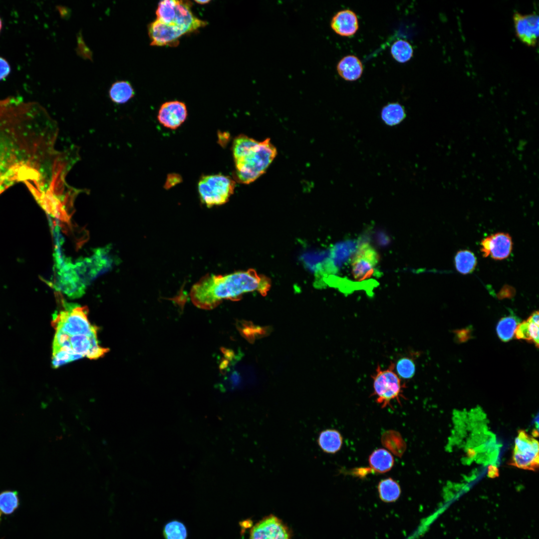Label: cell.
<instances>
[{
  "instance_id": "cell-1",
  "label": "cell",
  "mask_w": 539,
  "mask_h": 539,
  "mask_svg": "<svg viewBox=\"0 0 539 539\" xmlns=\"http://www.w3.org/2000/svg\"><path fill=\"white\" fill-rule=\"evenodd\" d=\"M45 112L39 104L19 96L0 99V188L16 180L31 181L38 186V124L46 117Z\"/></svg>"
},
{
  "instance_id": "cell-2",
  "label": "cell",
  "mask_w": 539,
  "mask_h": 539,
  "mask_svg": "<svg viewBox=\"0 0 539 539\" xmlns=\"http://www.w3.org/2000/svg\"><path fill=\"white\" fill-rule=\"evenodd\" d=\"M270 280L253 269L226 275L208 274L191 288L193 303L203 309H212L224 299L240 300L243 294L257 291L265 296L270 287Z\"/></svg>"
},
{
  "instance_id": "cell-3",
  "label": "cell",
  "mask_w": 539,
  "mask_h": 539,
  "mask_svg": "<svg viewBox=\"0 0 539 539\" xmlns=\"http://www.w3.org/2000/svg\"><path fill=\"white\" fill-rule=\"evenodd\" d=\"M232 152L235 179L245 184H249L262 176L277 155L276 148L269 138L259 141L244 134L234 139Z\"/></svg>"
},
{
  "instance_id": "cell-4",
  "label": "cell",
  "mask_w": 539,
  "mask_h": 539,
  "mask_svg": "<svg viewBox=\"0 0 539 539\" xmlns=\"http://www.w3.org/2000/svg\"><path fill=\"white\" fill-rule=\"evenodd\" d=\"M371 377L372 395L376 397L377 403L382 408L387 406L392 408L391 402L395 400L401 404V398H404L403 392L406 386L395 372L394 362H391L388 368L383 369L378 365Z\"/></svg>"
},
{
  "instance_id": "cell-5",
  "label": "cell",
  "mask_w": 539,
  "mask_h": 539,
  "mask_svg": "<svg viewBox=\"0 0 539 539\" xmlns=\"http://www.w3.org/2000/svg\"><path fill=\"white\" fill-rule=\"evenodd\" d=\"M189 1L165 0L161 1L156 11L157 20L166 24H173L193 32L207 25L192 13Z\"/></svg>"
},
{
  "instance_id": "cell-6",
  "label": "cell",
  "mask_w": 539,
  "mask_h": 539,
  "mask_svg": "<svg viewBox=\"0 0 539 539\" xmlns=\"http://www.w3.org/2000/svg\"><path fill=\"white\" fill-rule=\"evenodd\" d=\"M236 182L220 174L202 176L198 184L201 201L208 207L225 204L234 192Z\"/></svg>"
},
{
  "instance_id": "cell-7",
  "label": "cell",
  "mask_w": 539,
  "mask_h": 539,
  "mask_svg": "<svg viewBox=\"0 0 539 539\" xmlns=\"http://www.w3.org/2000/svg\"><path fill=\"white\" fill-rule=\"evenodd\" d=\"M88 312L87 307L65 304L64 310L53 314L52 325L55 330L62 331L69 335L83 334L89 336L97 331V327L89 322Z\"/></svg>"
},
{
  "instance_id": "cell-8",
  "label": "cell",
  "mask_w": 539,
  "mask_h": 539,
  "mask_svg": "<svg viewBox=\"0 0 539 539\" xmlns=\"http://www.w3.org/2000/svg\"><path fill=\"white\" fill-rule=\"evenodd\" d=\"M539 443L525 431L519 432L515 439V446L511 465L532 471L539 467Z\"/></svg>"
},
{
  "instance_id": "cell-9",
  "label": "cell",
  "mask_w": 539,
  "mask_h": 539,
  "mask_svg": "<svg viewBox=\"0 0 539 539\" xmlns=\"http://www.w3.org/2000/svg\"><path fill=\"white\" fill-rule=\"evenodd\" d=\"M379 261V255L368 244L361 245L351 261L352 274L355 279L362 281L371 276Z\"/></svg>"
},
{
  "instance_id": "cell-10",
  "label": "cell",
  "mask_w": 539,
  "mask_h": 539,
  "mask_svg": "<svg viewBox=\"0 0 539 539\" xmlns=\"http://www.w3.org/2000/svg\"><path fill=\"white\" fill-rule=\"evenodd\" d=\"M480 250L484 257L490 256L495 260L507 259L513 250V241L507 233L498 232L484 238L480 244Z\"/></svg>"
},
{
  "instance_id": "cell-11",
  "label": "cell",
  "mask_w": 539,
  "mask_h": 539,
  "mask_svg": "<svg viewBox=\"0 0 539 539\" xmlns=\"http://www.w3.org/2000/svg\"><path fill=\"white\" fill-rule=\"evenodd\" d=\"M517 36L527 45L535 46L539 33V18L535 12L522 14L514 12L513 16Z\"/></svg>"
},
{
  "instance_id": "cell-12",
  "label": "cell",
  "mask_w": 539,
  "mask_h": 539,
  "mask_svg": "<svg viewBox=\"0 0 539 539\" xmlns=\"http://www.w3.org/2000/svg\"><path fill=\"white\" fill-rule=\"evenodd\" d=\"M187 33L188 31L183 27L164 23L157 19L148 25V34L152 45H176L179 38Z\"/></svg>"
},
{
  "instance_id": "cell-13",
  "label": "cell",
  "mask_w": 539,
  "mask_h": 539,
  "mask_svg": "<svg viewBox=\"0 0 539 539\" xmlns=\"http://www.w3.org/2000/svg\"><path fill=\"white\" fill-rule=\"evenodd\" d=\"M187 116V107L184 103L179 101H171L161 105L157 118L163 126L174 130L181 126Z\"/></svg>"
},
{
  "instance_id": "cell-14",
  "label": "cell",
  "mask_w": 539,
  "mask_h": 539,
  "mask_svg": "<svg viewBox=\"0 0 539 539\" xmlns=\"http://www.w3.org/2000/svg\"><path fill=\"white\" fill-rule=\"evenodd\" d=\"M250 539H289L286 528L277 518L270 516L252 529Z\"/></svg>"
},
{
  "instance_id": "cell-15",
  "label": "cell",
  "mask_w": 539,
  "mask_h": 539,
  "mask_svg": "<svg viewBox=\"0 0 539 539\" xmlns=\"http://www.w3.org/2000/svg\"><path fill=\"white\" fill-rule=\"evenodd\" d=\"M331 29L342 36L353 35L358 29L356 14L351 10L346 9L338 11L330 21Z\"/></svg>"
},
{
  "instance_id": "cell-16",
  "label": "cell",
  "mask_w": 539,
  "mask_h": 539,
  "mask_svg": "<svg viewBox=\"0 0 539 539\" xmlns=\"http://www.w3.org/2000/svg\"><path fill=\"white\" fill-rule=\"evenodd\" d=\"M338 74L344 80L354 81L359 79L363 72V65L356 56L349 55L343 57L337 63Z\"/></svg>"
},
{
  "instance_id": "cell-17",
  "label": "cell",
  "mask_w": 539,
  "mask_h": 539,
  "mask_svg": "<svg viewBox=\"0 0 539 539\" xmlns=\"http://www.w3.org/2000/svg\"><path fill=\"white\" fill-rule=\"evenodd\" d=\"M316 442L318 447L323 452L334 454L341 448L343 438L338 430L327 429L319 433Z\"/></svg>"
},
{
  "instance_id": "cell-18",
  "label": "cell",
  "mask_w": 539,
  "mask_h": 539,
  "mask_svg": "<svg viewBox=\"0 0 539 539\" xmlns=\"http://www.w3.org/2000/svg\"><path fill=\"white\" fill-rule=\"evenodd\" d=\"M370 469L372 472L384 473L393 467L394 460L392 454L384 449L374 450L369 457Z\"/></svg>"
},
{
  "instance_id": "cell-19",
  "label": "cell",
  "mask_w": 539,
  "mask_h": 539,
  "mask_svg": "<svg viewBox=\"0 0 539 539\" xmlns=\"http://www.w3.org/2000/svg\"><path fill=\"white\" fill-rule=\"evenodd\" d=\"M134 94L135 91L131 84L126 80L115 81L112 83L109 90L110 98L117 104L127 102Z\"/></svg>"
},
{
  "instance_id": "cell-20",
  "label": "cell",
  "mask_w": 539,
  "mask_h": 539,
  "mask_svg": "<svg viewBox=\"0 0 539 539\" xmlns=\"http://www.w3.org/2000/svg\"><path fill=\"white\" fill-rule=\"evenodd\" d=\"M406 117L405 108L401 104L397 102L387 104L383 107L381 112L382 120L389 126L399 124Z\"/></svg>"
},
{
  "instance_id": "cell-21",
  "label": "cell",
  "mask_w": 539,
  "mask_h": 539,
  "mask_svg": "<svg viewBox=\"0 0 539 539\" xmlns=\"http://www.w3.org/2000/svg\"><path fill=\"white\" fill-rule=\"evenodd\" d=\"M383 446L398 457H401L406 449V444L401 434L394 430L385 432L381 437Z\"/></svg>"
},
{
  "instance_id": "cell-22",
  "label": "cell",
  "mask_w": 539,
  "mask_h": 539,
  "mask_svg": "<svg viewBox=\"0 0 539 539\" xmlns=\"http://www.w3.org/2000/svg\"><path fill=\"white\" fill-rule=\"evenodd\" d=\"M454 263L456 270L462 274L472 273L477 264L475 254L468 250L458 251L455 255Z\"/></svg>"
},
{
  "instance_id": "cell-23",
  "label": "cell",
  "mask_w": 539,
  "mask_h": 539,
  "mask_svg": "<svg viewBox=\"0 0 539 539\" xmlns=\"http://www.w3.org/2000/svg\"><path fill=\"white\" fill-rule=\"evenodd\" d=\"M380 499L386 503L394 502L401 494V488L398 483L391 478L381 480L378 485Z\"/></svg>"
},
{
  "instance_id": "cell-24",
  "label": "cell",
  "mask_w": 539,
  "mask_h": 539,
  "mask_svg": "<svg viewBox=\"0 0 539 539\" xmlns=\"http://www.w3.org/2000/svg\"><path fill=\"white\" fill-rule=\"evenodd\" d=\"M520 323V320L515 315H510L502 318L496 327L497 333L499 338L504 342H507L512 339Z\"/></svg>"
},
{
  "instance_id": "cell-25",
  "label": "cell",
  "mask_w": 539,
  "mask_h": 539,
  "mask_svg": "<svg viewBox=\"0 0 539 539\" xmlns=\"http://www.w3.org/2000/svg\"><path fill=\"white\" fill-rule=\"evenodd\" d=\"M412 354L399 358L394 364V370L401 379H410L415 374L416 364Z\"/></svg>"
},
{
  "instance_id": "cell-26",
  "label": "cell",
  "mask_w": 539,
  "mask_h": 539,
  "mask_svg": "<svg viewBox=\"0 0 539 539\" xmlns=\"http://www.w3.org/2000/svg\"><path fill=\"white\" fill-rule=\"evenodd\" d=\"M392 57L397 61L404 63L413 56V50L411 44L405 40L400 39L394 42L391 47Z\"/></svg>"
},
{
  "instance_id": "cell-27",
  "label": "cell",
  "mask_w": 539,
  "mask_h": 539,
  "mask_svg": "<svg viewBox=\"0 0 539 539\" xmlns=\"http://www.w3.org/2000/svg\"><path fill=\"white\" fill-rule=\"evenodd\" d=\"M91 335L89 336L83 334L69 335V340L72 349L75 353L83 357L86 356L91 346Z\"/></svg>"
},
{
  "instance_id": "cell-28",
  "label": "cell",
  "mask_w": 539,
  "mask_h": 539,
  "mask_svg": "<svg viewBox=\"0 0 539 539\" xmlns=\"http://www.w3.org/2000/svg\"><path fill=\"white\" fill-rule=\"evenodd\" d=\"M18 504L16 492L6 491L0 493V512L10 514L17 508Z\"/></svg>"
},
{
  "instance_id": "cell-29",
  "label": "cell",
  "mask_w": 539,
  "mask_h": 539,
  "mask_svg": "<svg viewBox=\"0 0 539 539\" xmlns=\"http://www.w3.org/2000/svg\"><path fill=\"white\" fill-rule=\"evenodd\" d=\"M164 535L166 539H186L187 530L182 523L174 521L165 526Z\"/></svg>"
},
{
  "instance_id": "cell-30",
  "label": "cell",
  "mask_w": 539,
  "mask_h": 539,
  "mask_svg": "<svg viewBox=\"0 0 539 539\" xmlns=\"http://www.w3.org/2000/svg\"><path fill=\"white\" fill-rule=\"evenodd\" d=\"M82 358L81 355H74L67 352L59 350L52 353V366L57 368L61 365Z\"/></svg>"
},
{
  "instance_id": "cell-31",
  "label": "cell",
  "mask_w": 539,
  "mask_h": 539,
  "mask_svg": "<svg viewBox=\"0 0 539 539\" xmlns=\"http://www.w3.org/2000/svg\"><path fill=\"white\" fill-rule=\"evenodd\" d=\"M97 331L91 335V346L86 355L89 359H97L103 357L109 351L107 348H104L99 345L97 336Z\"/></svg>"
},
{
  "instance_id": "cell-32",
  "label": "cell",
  "mask_w": 539,
  "mask_h": 539,
  "mask_svg": "<svg viewBox=\"0 0 539 539\" xmlns=\"http://www.w3.org/2000/svg\"><path fill=\"white\" fill-rule=\"evenodd\" d=\"M10 71L11 67L7 60L0 56V81L4 80Z\"/></svg>"
},
{
  "instance_id": "cell-33",
  "label": "cell",
  "mask_w": 539,
  "mask_h": 539,
  "mask_svg": "<svg viewBox=\"0 0 539 539\" xmlns=\"http://www.w3.org/2000/svg\"><path fill=\"white\" fill-rule=\"evenodd\" d=\"M499 473L498 468L494 465H490L488 467V476L492 478L499 476Z\"/></svg>"
},
{
  "instance_id": "cell-34",
  "label": "cell",
  "mask_w": 539,
  "mask_h": 539,
  "mask_svg": "<svg viewBox=\"0 0 539 539\" xmlns=\"http://www.w3.org/2000/svg\"><path fill=\"white\" fill-rule=\"evenodd\" d=\"M476 451L474 449L469 448L467 451V456L469 458L472 459L476 455Z\"/></svg>"
},
{
  "instance_id": "cell-35",
  "label": "cell",
  "mask_w": 539,
  "mask_h": 539,
  "mask_svg": "<svg viewBox=\"0 0 539 539\" xmlns=\"http://www.w3.org/2000/svg\"><path fill=\"white\" fill-rule=\"evenodd\" d=\"M195 2L198 3V4H206V3H208V2H209L210 1V0H195Z\"/></svg>"
},
{
  "instance_id": "cell-36",
  "label": "cell",
  "mask_w": 539,
  "mask_h": 539,
  "mask_svg": "<svg viewBox=\"0 0 539 539\" xmlns=\"http://www.w3.org/2000/svg\"><path fill=\"white\" fill-rule=\"evenodd\" d=\"M2 28V22L1 19V18L0 17V32L1 31Z\"/></svg>"
},
{
  "instance_id": "cell-37",
  "label": "cell",
  "mask_w": 539,
  "mask_h": 539,
  "mask_svg": "<svg viewBox=\"0 0 539 539\" xmlns=\"http://www.w3.org/2000/svg\"></svg>"
}]
</instances>
